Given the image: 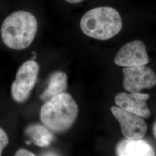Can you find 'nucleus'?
I'll return each mask as SVG.
<instances>
[{"mask_svg":"<svg viewBox=\"0 0 156 156\" xmlns=\"http://www.w3.org/2000/svg\"><path fill=\"white\" fill-rule=\"evenodd\" d=\"M78 112V104L73 97L62 92L50 98L42 106L40 119L51 131L62 133L71 128Z\"/></svg>","mask_w":156,"mask_h":156,"instance_id":"obj_1","label":"nucleus"},{"mask_svg":"<svg viewBox=\"0 0 156 156\" xmlns=\"http://www.w3.org/2000/svg\"><path fill=\"white\" fill-rule=\"evenodd\" d=\"M38 29L35 17L28 12L19 11L9 15L2 23L1 36L9 48L23 50L32 44Z\"/></svg>","mask_w":156,"mask_h":156,"instance_id":"obj_2","label":"nucleus"},{"mask_svg":"<svg viewBox=\"0 0 156 156\" xmlns=\"http://www.w3.org/2000/svg\"><path fill=\"white\" fill-rule=\"evenodd\" d=\"M80 28L86 35L94 39L105 41L119 33L123 22L119 13L109 6L95 8L82 17Z\"/></svg>","mask_w":156,"mask_h":156,"instance_id":"obj_3","label":"nucleus"},{"mask_svg":"<svg viewBox=\"0 0 156 156\" xmlns=\"http://www.w3.org/2000/svg\"><path fill=\"white\" fill-rule=\"evenodd\" d=\"M39 71V65L33 60L24 62L19 68L11 86L12 97L16 102L22 103L28 99L36 83Z\"/></svg>","mask_w":156,"mask_h":156,"instance_id":"obj_4","label":"nucleus"},{"mask_svg":"<svg viewBox=\"0 0 156 156\" xmlns=\"http://www.w3.org/2000/svg\"><path fill=\"white\" fill-rule=\"evenodd\" d=\"M123 87L129 93H139L156 85V74L144 66L126 67L123 69Z\"/></svg>","mask_w":156,"mask_h":156,"instance_id":"obj_5","label":"nucleus"},{"mask_svg":"<svg viewBox=\"0 0 156 156\" xmlns=\"http://www.w3.org/2000/svg\"><path fill=\"white\" fill-rule=\"evenodd\" d=\"M111 110L120 123L122 133L126 138L140 140L145 136L147 127L142 117L120 107L112 106Z\"/></svg>","mask_w":156,"mask_h":156,"instance_id":"obj_6","label":"nucleus"},{"mask_svg":"<svg viewBox=\"0 0 156 156\" xmlns=\"http://www.w3.org/2000/svg\"><path fill=\"white\" fill-rule=\"evenodd\" d=\"M114 62L120 67H133L147 64L149 58L144 42L135 40L123 46L117 52Z\"/></svg>","mask_w":156,"mask_h":156,"instance_id":"obj_7","label":"nucleus"},{"mask_svg":"<svg viewBox=\"0 0 156 156\" xmlns=\"http://www.w3.org/2000/svg\"><path fill=\"white\" fill-rule=\"evenodd\" d=\"M149 95L140 93H120L115 97V101L117 106L123 109L133 113L140 117L148 118L151 113L146 101Z\"/></svg>","mask_w":156,"mask_h":156,"instance_id":"obj_8","label":"nucleus"},{"mask_svg":"<svg viewBox=\"0 0 156 156\" xmlns=\"http://www.w3.org/2000/svg\"><path fill=\"white\" fill-rule=\"evenodd\" d=\"M116 154L119 156H153L156 153L150 144L145 140L125 138L117 144Z\"/></svg>","mask_w":156,"mask_h":156,"instance_id":"obj_9","label":"nucleus"},{"mask_svg":"<svg viewBox=\"0 0 156 156\" xmlns=\"http://www.w3.org/2000/svg\"><path fill=\"white\" fill-rule=\"evenodd\" d=\"M67 83L68 77L66 73L62 71L53 73L50 77L47 88L40 96L42 100H48L52 97L64 92L67 89Z\"/></svg>","mask_w":156,"mask_h":156,"instance_id":"obj_10","label":"nucleus"},{"mask_svg":"<svg viewBox=\"0 0 156 156\" xmlns=\"http://www.w3.org/2000/svg\"><path fill=\"white\" fill-rule=\"evenodd\" d=\"M26 133L31 138L34 144L39 147L48 146L53 140V136L50 131L38 124L30 126L26 129Z\"/></svg>","mask_w":156,"mask_h":156,"instance_id":"obj_11","label":"nucleus"},{"mask_svg":"<svg viewBox=\"0 0 156 156\" xmlns=\"http://www.w3.org/2000/svg\"><path fill=\"white\" fill-rule=\"evenodd\" d=\"M9 139L5 131L0 127V156L2 155V151L8 145Z\"/></svg>","mask_w":156,"mask_h":156,"instance_id":"obj_12","label":"nucleus"},{"mask_svg":"<svg viewBox=\"0 0 156 156\" xmlns=\"http://www.w3.org/2000/svg\"><path fill=\"white\" fill-rule=\"evenodd\" d=\"M15 156H35V154L30 151H27L26 149H20L19 150L17 151L15 154Z\"/></svg>","mask_w":156,"mask_h":156,"instance_id":"obj_13","label":"nucleus"},{"mask_svg":"<svg viewBox=\"0 0 156 156\" xmlns=\"http://www.w3.org/2000/svg\"><path fill=\"white\" fill-rule=\"evenodd\" d=\"M67 2H68V3H70V4H78L79 3L82 1H83V0H66Z\"/></svg>","mask_w":156,"mask_h":156,"instance_id":"obj_14","label":"nucleus"},{"mask_svg":"<svg viewBox=\"0 0 156 156\" xmlns=\"http://www.w3.org/2000/svg\"><path fill=\"white\" fill-rule=\"evenodd\" d=\"M153 135L155 137L156 140V121L155 122V123H154V125H153Z\"/></svg>","mask_w":156,"mask_h":156,"instance_id":"obj_15","label":"nucleus"}]
</instances>
